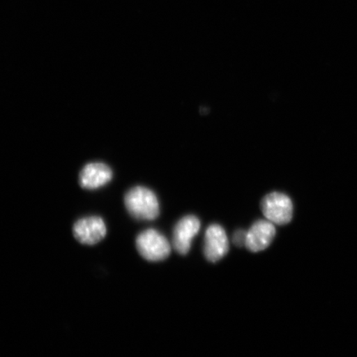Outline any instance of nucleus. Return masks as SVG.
Masks as SVG:
<instances>
[{
  "label": "nucleus",
  "instance_id": "obj_1",
  "mask_svg": "<svg viewBox=\"0 0 357 357\" xmlns=\"http://www.w3.org/2000/svg\"><path fill=\"white\" fill-rule=\"evenodd\" d=\"M129 213L137 220H153L159 215V203L155 195L144 186L128 191L124 199Z\"/></svg>",
  "mask_w": 357,
  "mask_h": 357
},
{
  "label": "nucleus",
  "instance_id": "obj_2",
  "mask_svg": "<svg viewBox=\"0 0 357 357\" xmlns=\"http://www.w3.org/2000/svg\"><path fill=\"white\" fill-rule=\"evenodd\" d=\"M136 245L140 255L149 261L165 260L172 250L168 240L155 229H147L138 235Z\"/></svg>",
  "mask_w": 357,
  "mask_h": 357
},
{
  "label": "nucleus",
  "instance_id": "obj_3",
  "mask_svg": "<svg viewBox=\"0 0 357 357\" xmlns=\"http://www.w3.org/2000/svg\"><path fill=\"white\" fill-rule=\"evenodd\" d=\"M261 207L267 220L274 225H284L292 220L293 203L287 195L280 192L267 195L263 198Z\"/></svg>",
  "mask_w": 357,
  "mask_h": 357
},
{
  "label": "nucleus",
  "instance_id": "obj_4",
  "mask_svg": "<svg viewBox=\"0 0 357 357\" xmlns=\"http://www.w3.org/2000/svg\"><path fill=\"white\" fill-rule=\"evenodd\" d=\"M73 234L80 243L96 245L105 238L107 227L101 218L87 217L75 223Z\"/></svg>",
  "mask_w": 357,
  "mask_h": 357
},
{
  "label": "nucleus",
  "instance_id": "obj_5",
  "mask_svg": "<svg viewBox=\"0 0 357 357\" xmlns=\"http://www.w3.org/2000/svg\"><path fill=\"white\" fill-rule=\"evenodd\" d=\"M200 222L193 215L185 216L177 222L174 229L173 247L181 255L188 253L192 240L199 233Z\"/></svg>",
  "mask_w": 357,
  "mask_h": 357
},
{
  "label": "nucleus",
  "instance_id": "obj_6",
  "mask_svg": "<svg viewBox=\"0 0 357 357\" xmlns=\"http://www.w3.org/2000/svg\"><path fill=\"white\" fill-rule=\"evenodd\" d=\"M204 238V255L209 261L216 262L229 252V239L220 225L209 226Z\"/></svg>",
  "mask_w": 357,
  "mask_h": 357
},
{
  "label": "nucleus",
  "instance_id": "obj_7",
  "mask_svg": "<svg viewBox=\"0 0 357 357\" xmlns=\"http://www.w3.org/2000/svg\"><path fill=\"white\" fill-rule=\"evenodd\" d=\"M275 236L274 223L259 220L247 231L245 247L252 252H261L271 245Z\"/></svg>",
  "mask_w": 357,
  "mask_h": 357
},
{
  "label": "nucleus",
  "instance_id": "obj_8",
  "mask_svg": "<svg viewBox=\"0 0 357 357\" xmlns=\"http://www.w3.org/2000/svg\"><path fill=\"white\" fill-rule=\"evenodd\" d=\"M113 178V172L105 163L87 164L79 173V184L84 189L96 190L104 186Z\"/></svg>",
  "mask_w": 357,
  "mask_h": 357
},
{
  "label": "nucleus",
  "instance_id": "obj_9",
  "mask_svg": "<svg viewBox=\"0 0 357 357\" xmlns=\"http://www.w3.org/2000/svg\"><path fill=\"white\" fill-rule=\"evenodd\" d=\"M245 239H247V231L243 230L236 231L234 236V243L238 247H243L245 244Z\"/></svg>",
  "mask_w": 357,
  "mask_h": 357
}]
</instances>
